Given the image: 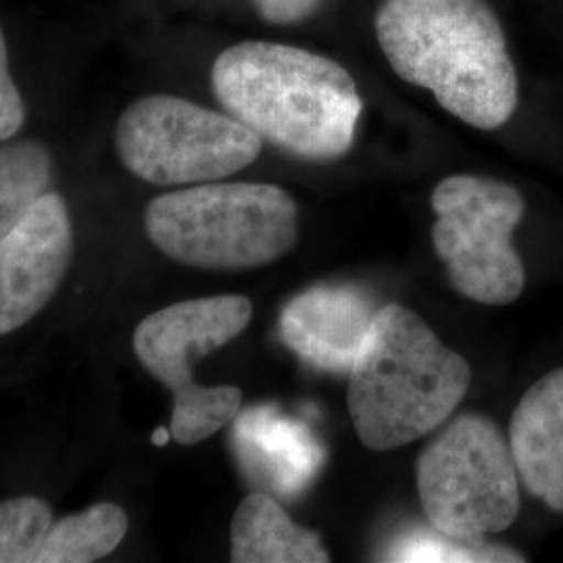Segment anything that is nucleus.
<instances>
[{
	"label": "nucleus",
	"mask_w": 563,
	"mask_h": 563,
	"mask_svg": "<svg viewBox=\"0 0 563 563\" xmlns=\"http://www.w3.org/2000/svg\"><path fill=\"white\" fill-rule=\"evenodd\" d=\"M378 309L360 288L313 286L284 307L282 339L307 365L349 374Z\"/></svg>",
	"instance_id": "10"
},
{
	"label": "nucleus",
	"mask_w": 563,
	"mask_h": 563,
	"mask_svg": "<svg viewBox=\"0 0 563 563\" xmlns=\"http://www.w3.org/2000/svg\"><path fill=\"white\" fill-rule=\"evenodd\" d=\"M51 526L53 511L42 499L0 501V563H36Z\"/></svg>",
	"instance_id": "17"
},
{
	"label": "nucleus",
	"mask_w": 563,
	"mask_h": 563,
	"mask_svg": "<svg viewBox=\"0 0 563 563\" xmlns=\"http://www.w3.org/2000/svg\"><path fill=\"white\" fill-rule=\"evenodd\" d=\"M376 36L395 74L453 118L478 130L511 120L518 71L486 0H383Z\"/></svg>",
	"instance_id": "1"
},
{
	"label": "nucleus",
	"mask_w": 563,
	"mask_h": 563,
	"mask_svg": "<svg viewBox=\"0 0 563 563\" xmlns=\"http://www.w3.org/2000/svg\"><path fill=\"white\" fill-rule=\"evenodd\" d=\"M251 318L253 302L246 297L220 295L163 307L134 330L136 357L174 395L169 432L181 446L207 441L239 416L241 388L202 386L192 362L234 341Z\"/></svg>",
	"instance_id": "5"
},
{
	"label": "nucleus",
	"mask_w": 563,
	"mask_h": 563,
	"mask_svg": "<svg viewBox=\"0 0 563 563\" xmlns=\"http://www.w3.org/2000/svg\"><path fill=\"white\" fill-rule=\"evenodd\" d=\"M25 121V104L11 78L7 41L0 27V142L13 139Z\"/></svg>",
	"instance_id": "18"
},
{
	"label": "nucleus",
	"mask_w": 563,
	"mask_h": 563,
	"mask_svg": "<svg viewBox=\"0 0 563 563\" xmlns=\"http://www.w3.org/2000/svg\"><path fill=\"white\" fill-rule=\"evenodd\" d=\"M253 422L255 434L251 430V437H255V449L272 486L284 497L302 493L322 470L323 444L309 426L280 418L274 411H262Z\"/></svg>",
	"instance_id": "13"
},
{
	"label": "nucleus",
	"mask_w": 563,
	"mask_h": 563,
	"mask_svg": "<svg viewBox=\"0 0 563 563\" xmlns=\"http://www.w3.org/2000/svg\"><path fill=\"white\" fill-rule=\"evenodd\" d=\"M230 560L234 563H328L322 537L288 518L278 501L251 493L230 526Z\"/></svg>",
	"instance_id": "12"
},
{
	"label": "nucleus",
	"mask_w": 563,
	"mask_h": 563,
	"mask_svg": "<svg viewBox=\"0 0 563 563\" xmlns=\"http://www.w3.org/2000/svg\"><path fill=\"white\" fill-rule=\"evenodd\" d=\"M322 0H251L263 20L276 25H288L307 20Z\"/></svg>",
	"instance_id": "19"
},
{
	"label": "nucleus",
	"mask_w": 563,
	"mask_h": 563,
	"mask_svg": "<svg viewBox=\"0 0 563 563\" xmlns=\"http://www.w3.org/2000/svg\"><path fill=\"white\" fill-rule=\"evenodd\" d=\"M128 516L115 504L90 505L53 522L36 563H92L111 555L128 534Z\"/></svg>",
	"instance_id": "14"
},
{
	"label": "nucleus",
	"mask_w": 563,
	"mask_h": 563,
	"mask_svg": "<svg viewBox=\"0 0 563 563\" xmlns=\"http://www.w3.org/2000/svg\"><path fill=\"white\" fill-rule=\"evenodd\" d=\"M418 493L432 528L460 541L501 534L520 514L509 441L483 416H462L423 449Z\"/></svg>",
	"instance_id": "6"
},
{
	"label": "nucleus",
	"mask_w": 563,
	"mask_h": 563,
	"mask_svg": "<svg viewBox=\"0 0 563 563\" xmlns=\"http://www.w3.org/2000/svg\"><path fill=\"white\" fill-rule=\"evenodd\" d=\"M386 562H526L522 553L486 544L484 541H460L437 528H418L399 537L384 553Z\"/></svg>",
	"instance_id": "16"
},
{
	"label": "nucleus",
	"mask_w": 563,
	"mask_h": 563,
	"mask_svg": "<svg viewBox=\"0 0 563 563\" xmlns=\"http://www.w3.org/2000/svg\"><path fill=\"white\" fill-rule=\"evenodd\" d=\"M432 209V244L453 288L483 305L518 301L526 272L511 239L526 211L522 195L505 181L457 174L434 188Z\"/></svg>",
	"instance_id": "8"
},
{
	"label": "nucleus",
	"mask_w": 563,
	"mask_h": 563,
	"mask_svg": "<svg viewBox=\"0 0 563 563\" xmlns=\"http://www.w3.org/2000/svg\"><path fill=\"white\" fill-rule=\"evenodd\" d=\"M472 383L462 355L399 302L383 305L349 372L346 405L367 449L395 451L434 432Z\"/></svg>",
	"instance_id": "3"
},
{
	"label": "nucleus",
	"mask_w": 563,
	"mask_h": 563,
	"mask_svg": "<svg viewBox=\"0 0 563 563\" xmlns=\"http://www.w3.org/2000/svg\"><path fill=\"white\" fill-rule=\"evenodd\" d=\"M144 230L172 262L242 272L278 262L299 241V207L274 184L205 181L146 205Z\"/></svg>",
	"instance_id": "4"
},
{
	"label": "nucleus",
	"mask_w": 563,
	"mask_h": 563,
	"mask_svg": "<svg viewBox=\"0 0 563 563\" xmlns=\"http://www.w3.org/2000/svg\"><path fill=\"white\" fill-rule=\"evenodd\" d=\"M53 186V159L41 142L0 146V241Z\"/></svg>",
	"instance_id": "15"
},
{
	"label": "nucleus",
	"mask_w": 563,
	"mask_h": 563,
	"mask_svg": "<svg viewBox=\"0 0 563 563\" xmlns=\"http://www.w3.org/2000/svg\"><path fill=\"white\" fill-rule=\"evenodd\" d=\"M74 255L67 202L48 190L0 241V336L32 322L57 295Z\"/></svg>",
	"instance_id": "9"
},
{
	"label": "nucleus",
	"mask_w": 563,
	"mask_h": 563,
	"mask_svg": "<svg viewBox=\"0 0 563 563\" xmlns=\"http://www.w3.org/2000/svg\"><path fill=\"white\" fill-rule=\"evenodd\" d=\"M509 449L530 495L563 511V367L526 390L509 422Z\"/></svg>",
	"instance_id": "11"
},
{
	"label": "nucleus",
	"mask_w": 563,
	"mask_h": 563,
	"mask_svg": "<svg viewBox=\"0 0 563 563\" xmlns=\"http://www.w3.org/2000/svg\"><path fill=\"white\" fill-rule=\"evenodd\" d=\"M123 167L157 186L220 181L262 155L263 141L242 121L197 102L151 95L132 102L115 125Z\"/></svg>",
	"instance_id": "7"
},
{
	"label": "nucleus",
	"mask_w": 563,
	"mask_h": 563,
	"mask_svg": "<svg viewBox=\"0 0 563 563\" xmlns=\"http://www.w3.org/2000/svg\"><path fill=\"white\" fill-rule=\"evenodd\" d=\"M223 109L262 141L307 162H334L355 142L363 101L341 63L307 48L249 41L213 63Z\"/></svg>",
	"instance_id": "2"
},
{
	"label": "nucleus",
	"mask_w": 563,
	"mask_h": 563,
	"mask_svg": "<svg viewBox=\"0 0 563 563\" xmlns=\"http://www.w3.org/2000/svg\"><path fill=\"white\" fill-rule=\"evenodd\" d=\"M169 437H172V432H169V430L159 428V430L155 432V437H153V443L159 444V446H162V444H165L167 441H169Z\"/></svg>",
	"instance_id": "20"
}]
</instances>
